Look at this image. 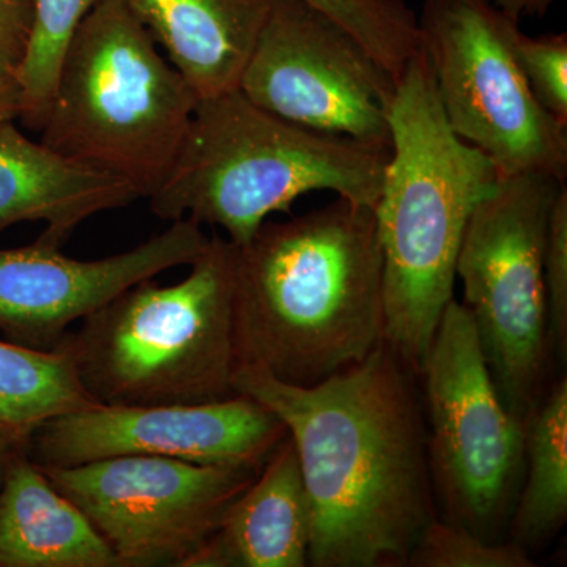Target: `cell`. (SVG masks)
I'll use <instances>...</instances> for the list:
<instances>
[{
    "label": "cell",
    "instance_id": "obj_1",
    "mask_svg": "<svg viewBox=\"0 0 567 567\" xmlns=\"http://www.w3.org/2000/svg\"><path fill=\"white\" fill-rule=\"evenodd\" d=\"M416 375L386 342L312 386L235 371V391L275 412L297 447L311 506L308 566H406L436 517Z\"/></svg>",
    "mask_w": 567,
    "mask_h": 567
},
{
    "label": "cell",
    "instance_id": "obj_2",
    "mask_svg": "<svg viewBox=\"0 0 567 567\" xmlns=\"http://www.w3.org/2000/svg\"><path fill=\"white\" fill-rule=\"evenodd\" d=\"M383 330L374 208L338 197L289 221H265L251 240L235 245L238 368L317 385L374 352Z\"/></svg>",
    "mask_w": 567,
    "mask_h": 567
},
{
    "label": "cell",
    "instance_id": "obj_3",
    "mask_svg": "<svg viewBox=\"0 0 567 567\" xmlns=\"http://www.w3.org/2000/svg\"><path fill=\"white\" fill-rule=\"evenodd\" d=\"M391 151L374 208L383 254L386 342L416 374L453 300L466 224L498 181L446 121L423 50L394 81Z\"/></svg>",
    "mask_w": 567,
    "mask_h": 567
},
{
    "label": "cell",
    "instance_id": "obj_4",
    "mask_svg": "<svg viewBox=\"0 0 567 567\" xmlns=\"http://www.w3.org/2000/svg\"><path fill=\"white\" fill-rule=\"evenodd\" d=\"M388 156L284 121L235 89L199 100L173 169L148 203L158 218L221 227L240 246L308 193L375 208Z\"/></svg>",
    "mask_w": 567,
    "mask_h": 567
},
{
    "label": "cell",
    "instance_id": "obj_5",
    "mask_svg": "<svg viewBox=\"0 0 567 567\" xmlns=\"http://www.w3.org/2000/svg\"><path fill=\"white\" fill-rule=\"evenodd\" d=\"M173 286L134 284L61 339L100 405L205 404L234 398L235 245L213 235Z\"/></svg>",
    "mask_w": 567,
    "mask_h": 567
},
{
    "label": "cell",
    "instance_id": "obj_6",
    "mask_svg": "<svg viewBox=\"0 0 567 567\" xmlns=\"http://www.w3.org/2000/svg\"><path fill=\"white\" fill-rule=\"evenodd\" d=\"M199 96L123 0H100L63 55L41 144L148 199L173 169Z\"/></svg>",
    "mask_w": 567,
    "mask_h": 567
},
{
    "label": "cell",
    "instance_id": "obj_7",
    "mask_svg": "<svg viewBox=\"0 0 567 567\" xmlns=\"http://www.w3.org/2000/svg\"><path fill=\"white\" fill-rule=\"evenodd\" d=\"M566 183L498 175L470 216L456 262L464 305L503 404L527 423L546 393L543 257L548 219Z\"/></svg>",
    "mask_w": 567,
    "mask_h": 567
},
{
    "label": "cell",
    "instance_id": "obj_8",
    "mask_svg": "<svg viewBox=\"0 0 567 567\" xmlns=\"http://www.w3.org/2000/svg\"><path fill=\"white\" fill-rule=\"evenodd\" d=\"M427 462L443 520L503 543L525 473V424L503 404L472 316L451 300L425 354Z\"/></svg>",
    "mask_w": 567,
    "mask_h": 567
},
{
    "label": "cell",
    "instance_id": "obj_9",
    "mask_svg": "<svg viewBox=\"0 0 567 567\" xmlns=\"http://www.w3.org/2000/svg\"><path fill=\"white\" fill-rule=\"evenodd\" d=\"M421 50L446 121L498 175L566 183L567 126L544 110L518 65V21L491 0H423Z\"/></svg>",
    "mask_w": 567,
    "mask_h": 567
},
{
    "label": "cell",
    "instance_id": "obj_10",
    "mask_svg": "<svg viewBox=\"0 0 567 567\" xmlns=\"http://www.w3.org/2000/svg\"><path fill=\"white\" fill-rule=\"evenodd\" d=\"M238 91L295 125L391 151L394 78L305 0H271Z\"/></svg>",
    "mask_w": 567,
    "mask_h": 567
},
{
    "label": "cell",
    "instance_id": "obj_11",
    "mask_svg": "<svg viewBox=\"0 0 567 567\" xmlns=\"http://www.w3.org/2000/svg\"><path fill=\"white\" fill-rule=\"evenodd\" d=\"M41 470L80 507L121 567L188 566L227 507L259 475L153 456Z\"/></svg>",
    "mask_w": 567,
    "mask_h": 567
},
{
    "label": "cell",
    "instance_id": "obj_12",
    "mask_svg": "<svg viewBox=\"0 0 567 567\" xmlns=\"http://www.w3.org/2000/svg\"><path fill=\"white\" fill-rule=\"evenodd\" d=\"M287 435L268 406L237 394L205 404L91 406L52 417L25 451L41 468L153 456L260 472Z\"/></svg>",
    "mask_w": 567,
    "mask_h": 567
},
{
    "label": "cell",
    "instance_id": "obj_13",
    "mask_svg": "<svg viewBox=\"0 0 567 567\" xmlns=\"http://www.w3.org/2000/svg\"><path fill=\"white\" fill-rule=\"evenodd\" d=\"M207 240L200 224L178 219L136 248L99 260L73 259L40 238L0 249V331L17 344L52 349L71 323L123 290L192 265Z\"/></svg>",
    "mask_w": 567,
    "mask_h": 567
},
{
    "label": "cell",
    "instance_id": "obj_14",
    "mask_svg": "<svg viewBox=\"0 0 567 567\" xmlns=\"http://www.w3.org/2000/svg\"><path fill=\"white\" fill-rule=\"evenodd\" d=\"M140 199L117 175L29 140L14 122L0 125V234L14 224L44 223L40 240L62 246L92 216Z\"/></svg>",
    "mask_w": 567,
    "mask_h": 567
},
{
    "label": "cell",
    "instance_id": "obj_15",
    "mask_svg": "<svg viewBox=\"0 0 567 567\" xmlns=\"http://www.w3.org/2000/svg\"><path fill=\"white\" fill-rule=\"evenodd\" d=\"M309 543L311 506L287 435L186 567H305Z\"/></svg>",
    "mask_w": 567,
    "mask_h": 567
},
{
    "label": "cell",
    "instance_id": "obj_16",
    "mask_svg": "<svg viewBox=\"0 0 567 567\" xmlns=\"http://www.w3.org/2000/svg\"><path fill=\"white\" fill-rule=\"evenodd\" d=\"M199 100L235 91L271 0H123Z\"/></svg>",
    "mask_w": 567,
    "mask_h": 567
},
{
    "label": "cell",
    "instance_id": "obj_17",
    "mask_svg": "<svg viewBox=\"0 0 567 567\" xmlns=\"http://www.w3.org/2000/svg\"><path fill=\"white\" fill-rule=\"evenodd\" d=\"M0 567H121L25 446L13 447L0 484Z\"/></svg>",
    "mask_w": 567,
    "mask_h": 567
},
{
    "label": "cell",
    "instance_id": "obj_18",
    "mask_svg": "<svg viewBox=\"0 0 567 567\" xmlns=\"http://www.w3.org/2000/svg\"><path fill=\"white\" fill-rule=\"evenodd\" d=\"M567 520V380L546 390L525 423V473L506 540L532 551Z\"/></svg>",
    "mask_w": 567,
    "mask_h": 567
},
{
    "label": "cell",
    "instance_id": "obj_19",
    "mask_svg": "<svg viewBox=\"0 0 567 567\" xmlns=\"http://www.w3.org/2000/svg\"><path fill=\"white\" fill-rule=\"evenodd\" d=\"M95 405L61 342L32 349L0 339V435L13 445L28 446L52 417Z\"/></svg>",
    "mask_w": 567,
    "mask_h": 567
},
{
    "label": "cell",
    "instance_id": "obj_20",
    "mask_svg": "<svg viewBox=\"0 0 567 567\" xmlns=\"http://www.w3.org/2000/svg\"><path fill=\"white\" fill-rule=\"evenodd\" d=\"M100 0H35L31 39L17 81L22 125L41 132L58 84L63 55L74 33Z\"/></svg>",
    "mask_w": 567,
    "mask_h": 567
},
{
    "label": "cell",
    "instance_id": "obj_21",
    "mask_svg": "<svg viewBox=\"0 0 567 567\" xmlns=\"http://www.w3.org/2000/svg\"><path fill=\"white\" fill-rule=\"evenodd\" d=\"M349 32L391 76L421 50L415 11L404 0H305Z\"/></svg>",
    "mask_w": 567,
    "mask_h": 567
},
{
    "label": "cell",
    "instance_id": "obj_22",
    "mask_svg": "<svg viewBox=\"0 0 567 567\" xmlns=\"http://www.w3.org/2000/svg\"><path fill=\"white\" fill-rule=\"evenodd\" d=\"M412 567H535L532 555L511 540L488 543L462 525L434 518L410 551Z\"/></svg>",
    "mask_w": 567,
    "mask_h": 567
},
{
    "label": "cell",
    "instance_id": "obj_23",
    "mask_svg": "<svg viewBox=\"0 0 567 567\" xmlns=\"http://www.w3.org/2000/svg\"><path fill=\"white\" fill-rule=\"evenodd\" d=\"M518 65L533 95L547 112L567 126V35L528 37L516 40Z\"/></svg>",
    "mask_w": 567,
    "mask_h": 567
},
{
    "label": "cell",
    "instance_id": "obj_24",
    "mask_svg": "<svg viewBox=\"0 0 567 567\" xmlns=\"http://www.w3.org/2000/svg\"><path fill=\"white\" fill-rule=\"evenodd\" d=\"M547 334L559 363L567 358V188L559 189L550 219L543 257Z\"/></svg>",
    "mask_w": 567,
    "mask_h": 567
},
{
    "label": "cell",
    "instance_id": "obj_25",
    "mask_svg": "<svg viewBox=\"0 0 567 567\" xmlns=\"http://www.w3.org/2000/svg\"><path fill=\"white\" fill-rule=\"evenodd\" d=\"M35 0H0V80L17 78L31 39Z\"/></svg>",
    "mask_w": 567,
    "mask_h": 567
},
{
    "label": "cell",
    "instance_id": "obj_26",
    "mask_svg": "<svg viewBox=\"0 0 567 567\" xmlns=\"http://www.w3.org/2000/svg\"><path fill=\"white\" fill-rule=\"evenodd\" d=\"M491 2L507 17L520 22L525 17H544L557 0H491Z\"/></svg>",
    "mask_w": 567,
    "mask_h": 567
},
{
    "label": "cell",
    "instance_id": "obj_27",
    "mask_svg": "<svg viewBox=\"0 0 567 567\" xmlns=\"http://www.w3.org/2000/svg\"><path fill=\"white\" fill-rule=\"evenodd\" d=\"M21 114V91L17 78L0 80V125L14 122Z\"/></svg>",
    "mask_w": 567,
    "mask_h": 567
},
{
    "label": "cell",
    "instance_id": "obj_28",
    "mask_svg": "<svg viewBox=\"0 0 567 567\" xmlns=\"http://www.w3.org/2000/svg\"><path fill=\"white\" fill-rule=\"evenodd\" d=\"M14 446L18 445H13L10 440L0 435V484H2L3 475H6L7 462H9L11 451H13Z\"/></svg>",
    "mask_w": 567,
    "mask_h": 567
}]
</instances>
